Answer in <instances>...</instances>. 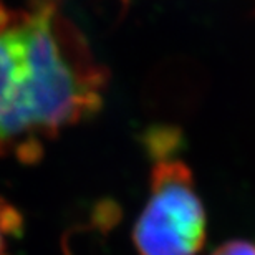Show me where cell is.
Returning <instances> with one entry per match:
<instances>
[{"label":"cell","mask_w":255,"mask_h":255,"mask_svg":"<svg viewBox=\"0 0 255 255\" xmlns=\"http://www.w3.org/2000/svg\"><path fill=\"white\" fill-rule=\"evenodd\" d=\"M25 113L30 134L40 146L100 108L106 73L52 2L25 13Z\"/></svg>","instance_id":"6da1fadb"},{"label":"cell","mask_w":255,"mask_h":255,"mask_svg":"<svg viewBox=\"0 0 255 255\" xmlns=\"http://www.w3.org/2000/svg\"><path fill=\"white\" fill-rule=\"evenodd\" d=\"M23 221L18 211L0 197V255H8V241L22 231Z\"/></svg>","instance_id":"5b68a950"},{"label":"cell","mask_w":255,"mask_h":255,"mask_svg":"<svg viewBox=\"0 0 255 255\" xmlns=\"http://www.w3.org/2000/svg\"><path fill=\"white\" fill-rule=\"evenodd\" d=\"M25 13L0 2V156L15 154L28 161L40 154V146L30 134L25 113Z\"/></svg>","instance_id":"3957f363"},{"label":"cell","mask_w":255,"mask_h":255,"mask_svg":"<svg viewBox=\"0 0 255 255\" xmlns=\"http://www.w3.org/2000/svg\"><path fill=\"white\" fill-rule=\"evenodd\" d=\"M212 255H255V246L246 241H231L219 247Z\"/></svg>","instance_id":"8992f818"},{"label":"cell","mask_w":255,"mask_h":255,"mask_svg":"<svg viewBox=\"0 0 255 255\" xmlns=\"http://www.w3.org/2000/svg\"><path fill=\"white\" fill-rule=\"evenodd\" d=\"M206 241V212L191 169L179 159L157 161L151 196L137 217L132 242L139 255H197Z\"/></svg>","instance_id":"7a4b0ae2"},{"label":"cell","mask_w":255,"mask_h":255,"mask_svg":"<svg viewBox=\"0 0 255 255\" xmlns=\"http://www.w3.org/2000/svg\"><path fill=\"white\" fill-rule=\"evenodd\" d=\"M144 144L147 154L156 162L172 159L184 146V134L174 126H154L146 131Z\"/></svg>","instance_id":"277c9868"}]
</instances>
